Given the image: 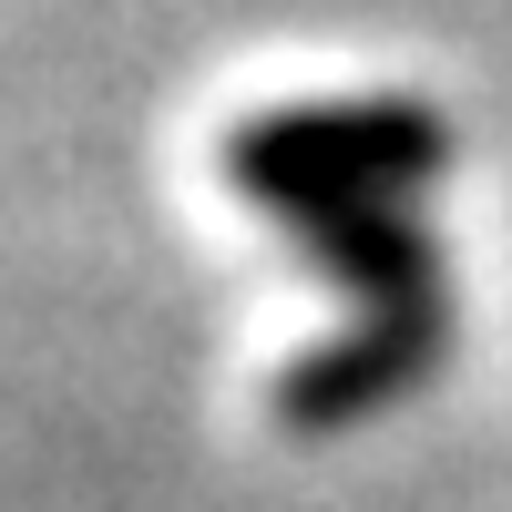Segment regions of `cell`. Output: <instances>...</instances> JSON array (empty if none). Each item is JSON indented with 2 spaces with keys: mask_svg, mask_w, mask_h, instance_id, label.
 Returning a JSON list of instances; mask_svg holds the SVG:
<instances>
[{
  "mask_svg": "<svg viewBox=\"0 0 512 512\" xmlns=\"http://www.w3.org/2000/svg\"><path fill=\"white\" fill-rule=\"evenodd\" d=\"M441 164H451V134L420 103H287L226 144V175L297 246H318L359 297V328L328 338L318 359H297L287 379L297 431H349V420L390 410L400 390H420V369L441 359L451 338L441 256L410 226V195Z\"/></svg>",
  "mask_w": 512,
  "mask_h": 512,
  "instance_id": "1",
  "label": "cell"
}]
</instances>
